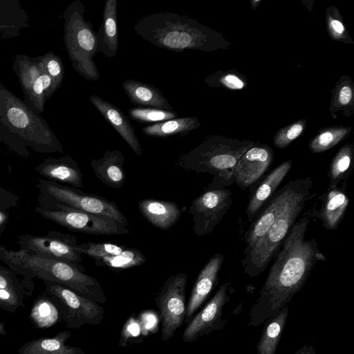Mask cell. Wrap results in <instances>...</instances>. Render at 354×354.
Segmentation results:
<instances>
[{"instance_id": "obj_1", "label": "cell", "mask_w": 354, "mask_h": 354, "mask_svg": "<svg viewBox=\"0 0 354 354\" xmlns=\"http://www.w3.org/2000/svg\"><path fill=\"white\" fill-rule=\"evenodd\" d=\"M310 217L306 214L295 222L275 255L259 297L249 310V326H258L288 306L315 264L326 261L316 239H306Z\"/></svg>"}, {"instance_id": "obj_2", "label": "cell", "mask_w": 354, "mask_h": 354, "mask_svg": "<svg viewBox=\"0 0 354 354\" xmlns=\"http://www.w3.org/2000/svg\"><path fill=\"white\" fill-rule=\"evenodd\" d=\"M136 32L153 45L175 52L227 49L230 43L216 30L187 16L169 12L145 16L133 26Z\"/></svg>"}, {"instance_id": "obj_3", "label": "cell", "mask_w": 354, "mask_h": 354, "mask_svg": "<svg viewBox=\"0 0 354 354\" xmlns=\"http://www.w3.org/2000/svg\"><path fill=\"white\" fill-rule=\"evenodd\" d=\"M0 261L17 274L32 281L37 278L62 284L79 295L100 304L106 297L99 281L71 263L43 258L25 250H8L0 245Z\"/></svg>"}, {"instance_id": "obj_4", "label": "cell", "mask_w": 354, "mask_h": 354, "mask_svg": "<svg viewBox=\"0 0 354 354\" xmlns=\"http://www.w3.org/2000/svg\"><path fill=\"white\" fill-rule=\"evenodd\" d=\"M256 142L213 135L200 145L181 155L176 161L177 167L214 177L207 189H221L233 183V169L242 155Z\"/></svg>"}, {"instance_id": "obj_5", "label": "cell", "mask_w": 354, "mask_h": 354, "mask_svg": "<svg viewBox=\"0 0 354 354\" xmlns=\"http://www.w3.org/2000/svg\"><path fill=\"white\" fill-rule=\"evenodd\" d=\"M312 187L310 176L298 178L291 196L268 232L243 255L241 264L247 275L257 277L265 271L307 203L316 195L311 193Z\"/></svg>"}, {"instance_id": "obj_6", "label": "cell", "mask_w": 354, "mask_h": 354, "mask_svg": "<svg viewBox=\"0 0 354 354\" xmlns=\"http://www.w3.org/2000/svg\"><path fill=\"white\" fill-rule=\"evenodd\" d=\"M39 206L46 208L59 204L95 216L106 218L126 227L128 221L113 201L55 181L39 179L35 185Z\"/></svg>"}, {"instance_id": "obj_7", "label": "cell", "mask_w": 354, "mask_h": 354, "mask_svg": "<svg viewBox=\"0 0 354 354\" xmlns=\"http://www.w3.org/2000/svg\"><path fill=\"white\" fill-rule=\"evenodd\" d=\"M84 6L80 1L71 6L66 41L76 71L88 80L96 81L100 73L93 57L98 53L97 39L92 24L84 18Z\"/></svg>"}, {"instance_id": "obj_8", "label": "cell", "mask_w": 354, "mask_h": 354, "mask_svg": "<svg viewBox=\"0 0 354 354\" xmlns=\"http://www.w3.org/2000/svg\"><path fill=\"white\" fill-rule=\"evenodd\" d=\"M45 292L57 306L60 318L66 326L79 328L84 324L97 326L104 315L100 304L79 295L66 286L48 281H44Z\"/></svg>"}, {"instance_id": "obj_9", "label": "cell", "mask_w": 354, "mask_h": 354, "mask_svg": "<svg viewBox=\"0 0 354 354\" xmlns=\"http://www.w3.org/2000/svg\"><path fill=\"white\" fill-rule=\"evenodd\" d=\"M35 212L73 232L93 235H122L129 230L113 220L82 212L65 205L55 204L46 208L37 206Z\"/></svg>"}, {"instance_id": "obj_10", "label": "cell", "mask_w": 354, "mask_h": 354, "mask_svg": "<svg viewBox=\"0 0 354 354\" xmlns=\"http://www.w3.org/2000/svg\"><path fill=\"white\" fill-rule=\"evenodd\" d=\"M187 274L180 272L163 283L155 297L161 319V338L170 339L185 322L186 317L185 288Z\"/></svg>"}, {"instance_id": "obj_11", "label": "cell", "mask_w": 354, "mask_h": 354, "mask_svg": "<svg viewBox=\"0 0 354 354\" xmlns=\"http://www.w3.org/2000/svg\"><path fill=\"white\" fill-rule=\"evenodd\" d=\"M17 243L21 250L43 258L71 263L85 272L74 235L58 231H50L45 235L23 234L17 237Z\"/></svg>"}, {"instance_id": "obj_12", "label": "cell", "mask_w": 354, "mask_h": 354, "mask_svg": "<svg viewBox=\"0 0 354 354\" xmlns=\"http://www.w3.org/2000/svg\"><path fill=\"white\" fill-rule=\"evenodd\" d=\"M232 192L227 188L207 189L194 198L189 207L195 234H210L232 205Z\"/></svg>"}, {"instance_id": "obj_13", "label": "cell", "mask_w": 354, "mask_h": 354, "mask_svg": "<svg viewBox=\"0 0 354 354\" xmlns=\"http://www.w3.org/2000/svg\"><path fill=\"white\" fill-rule=\"evenodd\" d=\"M230 283L225 282L216 290L204 308L191 320L185 329L182 339L191 343L200 337L220 330L224 326L225 306L230 300Z\"/></svg>"}, {"instance_id": "obj_14", "label": "cell", "mask_w": 354, "mask_h": 354, "mask_svg": "<svg viewBox=\"0 0 354 354\" xmlns=\"http://www.w3.org/2000/svg\"><path fill=\"white\" fill-rule=\"evenodd\" d=\"M274 160V151L267 144L256 142L236 162L232 180L245 190L257 181L270 168Z\"/></svg>"}, {"instance_id": "obj_15", "label": "cell", "mask_w": 354, "mask_h": 354, "mask_svg": "<svg viewBox=\"0 0 354 354\" xmlns=\"http://www.w3.org/2000/svg\"><path fill=\"white\" fill-rule=\"evenodd\" d=\"M297 180L298 178L289 181L276 191L250 223L244 234L245 248L243 255L268 232L291 196Z\"/></svg>"}, {"instance_id": "obj_16", "label": "cell", "mask_w": 354, "mask_h": 354, "mask_svg": "<svg viewBox=\"0 0 354 354\" xmlns=\"http://www.w3.org/2000/svg\"><path fill=\"white\" fill-rule=\"evenodd\" d=\"M8 266L0 264V308L9 313H16L24 306L25 299L32 296L33 281L18 277Z\"/></svg>"}, {"instance_id": "obj_17", "label": "cell", "mask_w": 354, "mask_h": 354, "mask_svg": "<svg viewBox=\"0 0 354 354\" xmlns=\"http://www.w3.org/2000/svg\"><path fill=\"white\" fill-rule=\"evenodd\" d=\"M223 261V254L221 253L214 254L198 274L186 306L185 320L187 323L216 286L218 274Z\"/></svg>"}, {"instance_id": "obj_18", "label": "cell", "mask_w": 354, "mask_h": 354, "mask_svg": "<svg viewBox=\"0 0 354 354\" xmlns=\"http://www.w3.org/2000/svg\"><path fill=\"white\" fill-rule=\"evenodd\" d=\"M317 199L322 201L321 206L318 210L313 209L310 216L319 219L325 229L335 230L343 220L349 205L346 183L340 187L327 189Z\"/></svg>"}, {"instance_id": "obj_19", "label": "cell", "mask_w": 354, "mask_h": 354, "mask_svg": "<svg viewBox=\"0 0 354 354\" xmlns=\"http://www.w3.org/2000/svg\"><path fill=\"white\" fill-rule=\"evenodd\" d=\"M89 99L92 104L127 142L134 153L142 157L141 145L133 126L122 111L96 95H91Z\"/></svg>"}, {"instance_id": "obj_20", "label": "cell", "mask_w": 354, "mask_h": 354, "mask_svg": "<svg viewBox=\"0 0 354 354\" xmlns=\"http://www.w3.org/2000/svg\"><path fill=\"white\" fill-rule=\"evenodd\" d=\"M35 171L44 179L64 183L74 188H82L83 175L77 163L69 156L44 160Z\"/></svg>"}, {"instance_id": "obj_21", "label": "cell", "mask_w": 354, "mask_h": 354, "mask_svg": "<svg viewBox=\"0 0 354 354\" xmlns=\"http://www.w3.org/2000/svg\"><path fill=\"white\" fill-rule=\"evenodd\" d=\"M292 165V161L290 160L281 162L261 182L246 207L245 213L249 223H252L266 203L277 191Z\"/></svg>"}, {"instance_id": "obj_22", "label": "cell", "mask_w": 354, "mask_h": 354, "mask_svg": "<svg viewBox=\"0 0 354 354\" xmlns=\"http://www.w3.org/2000/svg\"><path fill=\"white\" fill-rule=\"evenodd\" d=\"M117 0H106L102 21L96 32L98 52L108 58L114 57L119 46Z\"/></svg>"}, {"instance_id": "obj_23", "label": "cell", "mask_w": 354, "mask_h": 354, "mask_svg": "<svg viewBox=\"0 0 354 354\" xmlns=\"http://www.w3.org/2000/svg\"><path fill=\"white\" fill-rule=\"evenodd\" d=\"M124 157L118 149L106 150L99 159H93L91 166L95 175L106 186L119 189L125 183Z\"/></svg>"}, {"instance_id": "obj_24", "label": "cell", "mask_w": 354, "mask_h": 354, "mask_svg": "<svg viewBox=\"0 0 354 354\" xmlns=\"http://www.w3.org/2000/svg\"><path fill=\"white\" fill-rule=\"evenodd\" d=\"M138 209L152 225L163 230L171 227L181 215L180 209L171 201L142 199L138 202Z\"/></svg>"}, {"instance_id": "obj_25", "label": "cell", "mask_w": 354, "mask_h": 354, "mask_svg": "<svg viewBox=\"0 0 354 354\" xmlns=\"http://www.w3.org/2000/svg\"><path fill=\"white\" fill-rule=\"evenodd\" d=\"M71 332L64 330L52 337H40L22 345L17 354H86L81 348L66 344Z\"/></svg>"}, {"instance_id": "obj_26", "label": "cell", "mask_w": 354, "mask_h": 354, "mask_svg": "<svg viewBox=\"0 0 354 354\" xmlns=\"http://www.w3.org/2000/svg\"><path fill=\"white\" fill-rule=\"evenodd\" d=\"M122 86L130 102L134 105L173 111L162 92L153 85L127 80L123 82Z\"/></svg>"}, {"instance_id": "obj_27", "label": "cell", "mask_w": 354, "mask_h": 354, "mask_svg": "<svg viewBox=\"0 0 354 354\" xmlns=\"http://www.w3.org/2000/svg\"><path fill=\"white\" fill-rule=\"evenodd\" d=\"M288 306L266 319L257 345V354H275L288 317Z\"/></svg>"}, {"instance_id": "obj_28", "label": "cell", "mask_w": 354, "mask_h": 354, "mask_svg": "<svg viewBox=\"0 0 354 354\" xmlns=\"http://www.w3.org/2000/svg\"><path fill=\"white\" fill-rule=\"evenodd\" d=\"M200 124L197 117L185 116L146 126L142 131L145 135L155 138L182 136L198 128Z\"/></svg>"}, {"instance_id": "obj_29", "label": "cell", "mask_w": 354, "mask_h": 354, "mask_svg": "<svg viewBox=\"0 0 354 354\" xmlns=\"http://www.w3.org/2000/svg\"><path fill=\"white\" fill-rule=\"evenodd\" d=\"M330 111L333 118L337 112L346 117L352 115L354 111V85L347 75H342L332 91Z\"/></svg>"}, {"instance_id": "obj_30", "label": "cell", "mask_w": 354, "mask_h": 354, "mask_svg": "<svg viewBox=\"0 0 354 354\" xmlns=\"http://www.w3.org/2000/svg\"><path fill=\"white\" fill-rule=\"evenodd\" d=\"M59 318L57 306L46 292L36 298L29 315V319L35 328H50L57 323Z\"/></svg>"}, {"instance_id": "obj_31", "label": "cell", "mask_w": 354, "mask_h": 354, "mask_svg": "<svg viewBox=\"0 0 354 354\" xmlns=\"http://www.w3.org/2000/svg\"><path fill=\"white\" fill-rule=\"evenodd\" d=\"M354 149L352 144L342 146L331 160L328 176L330 180L327 189L337 187L341 180H346L353 167Z\"/></svg>"}, {"instance_id": "obj_32", "label": "cell", "mask_w": 354, "mask_h": 354, "mask_svg": "<svg viewBox=\"0 0 354 354\" xmlns=\"http://www.w3.org/2000/svg\"><path fill=\"white\" fill-rule=\"evenodd\" d=\"M351 131V127L343 126L322 129L309 142L308 148L313 153L326 151L346 139Z\"/></svg>"}, {"instance_id": "obj_33", "label": "cell", "mask_w": 354, "mask_h": 354, "mask_svg": "<svg viewBox=\"0 0 354 354\" xmlns=\"http://www.w3.org/2000/svg\"><path fill=\"white\" fill-rule=\"evenodd\" d=\"M95 263L99 266H106L115 270H124L143 264L147 258L140 250L127 247L116 255L95 259Z\"/></svg>"}, {"instance_id": "obj_34", "label": "cell", "mask_w": 354, "mask_h": 354, "mask_svg": "<svg viewBox=\"0 0 354 354\" xmlns=\"http://www.w3.org/2000/svg\"><path fill=\"white\" fill-rule=\"evenodd\" d=\"M326 24L331 39L346 44H354L336 7L331 6L326 8Z\"/></svg>"}, {"instance_id": "obj_35", "label": "cell", "mask_w": 354, "mask_h": 354, "mask_svg": "<svg viewBox=\"0 0 354 354\" xmlns=\"http://www.w3.org/2000/svg\"><path fill=\"white\" fill-rule=\"evenodd\" d=\"M131 120L142 123H158L177 118L178 113L174 111H167L150 107H134L128 111Z\"/></svg>"}, {"instance_id": "obj_36", "label": "cell", "mask_w": 354, "mask_h": 354, "mask_svg": "<svg viewBox=\"0 0 354 354\" xmlns=\"http://www.w3.org/2000/svg\"><path fill=\"white\" fill-rule=\"evenodd\" d=\"M127 248L126 245L109 243L88 242L77 245V250L81 254H86L93 259L116 255Z\"/></svg>"}, {"instance_id": "obj_37", "label": "cell", "mask_w": 354, "mask_h": 354, "mask_svg": "<svg viewBox=\"0 0 354 354\" xmlns=\"http://www.w3.org/2000/svg\"><path fill=\"white\" fill-rule=\"evenodd\" d=\"M204 82L209 86H222L232 90H240L245 87V82L238 72H216L207 76Z\"/></svg>"}, {"instance_id": "obj_38", "label": "cell", "mask_w": 354, "mask_h": 354, "mask_svg": "<svg viewBox=\"0 0 354 354\" xmlns=\"http://www.w3.org/2000/svg\"><path fill=\"white\" fill-rule=\"evenodd\" d=\"M306 126V120L301 119L280 129L274 136V145L281 149L288 147L304 132Z\"/></svg>"}, {"instance_id": "obj_39", "label": "cell", "mask_w": 354, "mask_h": 354, "mask_svg": "<svg viewBox=\"0 0 354 354\" xmlns=\"http://www.w3.org/2000/svg\"><path fill=\"white\" fill-rule=\"evenodd\" d=\"M142 333V327L139 320L133 317H129L124 324L118 345L123 347L126 346L129 341L139 337Z\"/></svg>"}, {"instance_id": "obj_40", "label": "cell", "mask_w": 354, "mask_h": 354, "mask_svg": "<svg viewBox=\"0 0 354 354\" xmlns=\"http://www.w3.org/2000/svg\"><path fill=\"white\" fill-rule=\"evenodd\" d=\"M8 118L10 123L18 128H25L28 125L29 119L26 112L17 106H12L8 111Z\"/></svg>"}, {"instance_id": "obj_41", "label": "cell", "mask_w": 354, "mask_h": 354, "mask_svg": "<svg viewBox=\"0 0 354 354\" xmlns=\"http://www.w3.org/2000/svg\"><path fill=\"white\" fill-rule=\"evenodd\" d=\"M19 197L0 185V209H9L18 205Z\"/></svg>"}, {"instance_id": "obj_42", "label": "cell", "mask_w": 354, "mask_h": 354, "mask_svg": "<svg viewBox=\"0 0 354 354\" xmlns=\"http://www.w3.org/2000/svg\"><path fill=\"white\" fill-rule=\"evenodd\" d=\"M47 68L48 73L53 77H57L62 75V66L57 59H50L48 63Z\"/></svg>"}, {"instance_id": "obj_43", "label": "cell", "mask_w": 354, "mask_h": 354, "mask_svg": "<svg viewBox=\"0 0 354 354\" xmlns=\"http://www.w3.org/2000/svg\"><path fill=\"white\" fill-rule=\"evenodd\" d=\"M6 210L0 209V237L6 229L9 218Z\"/></svg>"}, {"instance_id": "obj_44", "label": "cell", "mask_w": 354, "mask_h": 354, "mask_svg": "<svg viewBox=\"0 0 354 354\" xmlns=\"http://www.w3.org/2000/svg\"><path fill=\"white\" fill-rule=\"evenodd\" d=\"M294 354H315V348L310 344H305L298 349Z\"/></svg>"}, {"instance_id": "obj_45", "label": "cell", "mask_w": 354, "mask_h": 354, "mask_svg": "<svg viewBox=\"0 0 354 354\" xmlns=\"http://www.w3.org/2000/svg\"><path fill=\"white\" fill-rule=\"evenodd\" d=\"M44 85L42 84V82H41V77H39L35 82L34 83V85H33V91L34 92L37 94V95H39L42 93V91H44Z\"/></svg>"}, {"instance_id": "obj_46", "label": "cell", "mask_w": 354, "mask_h": 354, "mask_svg": "<svg viewBox=\"0 0 354 354\" xmlns=\"http://www.w3.org/2000/svg\"><path fill=\"white\" fill-rule=\"evenodd\" d=\"M6 330L4 322H0V335H6Z\"/></svg>"}, {"instance_id": "obj_47", "label": "cell", "mask_w": 354, "mask_h": 354, "mask_svg": "<svg viewBox=\"0 0 354 354\" xmlns=\"http://www.w3.org/2000/svg\"><path fill=\"white\" fill-rule=\"evenodd\" d=\"M261 2V0H252L250 1L251 8L252 10H255L259 4Z\"/></svg>"}]
</instances>
